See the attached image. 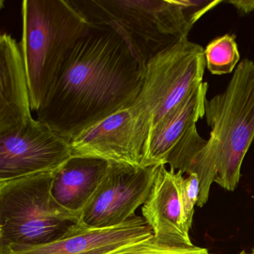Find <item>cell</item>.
<instances>
[{
  "mask_svg": "<svg viewBox=\"0 0 254 254\" xmlns=\"http://www.w3.org/2000/svg\"><path fill=\"white\" fill-rule=\"evenodd\" d=\"M53 176L45 172L0 181V254L56 242L81 222L52 195Z\"/></svg>",
  "mask_w": 254,
  "mask_h": 254,
  "instance_id": "cell-5",
  "label": "cell"
},
{
  "mask_svg": "<svg viewBox=\"0 0 254 254\" xmlns=\"http://www.w3.org/2000/svg\"><path fill=\"white\" fill-rule=\"evenodd\" d=\"M226 2L233 5L242 14L254 11V0H229Z\"/></svg>",
  "mask_w": 254,
  "mask_h": 254,
  "instance_id": "cell-18",
  "label": "cell"
},
{
  "mask_svg": "<svg viewBox=\"0 0 254 254\" xmlns=\"http://www.w3.org/2000/svg\"><path fill=\"white\" fill-rule=\"evenodd\" d=\"M206 66L204 49L188 38L181 40L148 61L133 106L153 127L203 82Z\"/></svg>",
  "mask_w": 254,
  "mask_h": 254,
  "instance_id": "cell-6",
  "label": "cell"
},
{
  "mask_svg": "<svg viewBox=\"0 0 254 254\" xmlns=\"http://www.w3.org/2000/svg\"><path fill=\"white\" fill-rule=\"evenodd\" d=\"M208 87L207 82H202L151 127L142 166L166 165L172 151L197 130L196 123L204 117Z\"/></svg>",
  "mask_w": 254,
  "mask_h": 254,
  "instance_id": "cell-13",
  "label": "cell"
},
{
  "mask_svg": "<svg viewBox=\"0 0 254 254\" xmlns=\"http://www.w3.org/2000/svg\"><path fill=\"white\" fill-rule=\"evenodd\" d=\"M90 24L106 26L124 40L145 69L150 59L188 38L210 6L205 0H71Z\"/></svg>",
  "mask_w": 254,
  "mask_h": 254,
  "instance_id": "cell-2",
  "label": "cell"
},
{
  "mask_svg": "<svg viewBox=\"0 0 254 254\" xmlns=\"http://www.w3.org/2000/svg\"><path fill=\"white\" fill-rule=\"evenodd\" d=\"M72 157L70 141L34 119L0 136V181L54 172Z\"/></svg>",
  "mask_w": 254,
  "mask_h": 254,
  "instance_id": "cell-9",
  "label": "cell"
},
{
  "mask_svg": "<svg viewBox=\"0 0 254 254\" xmlns=\"http://www.w3.org/2000/svg\"><path fill=\"white\" fill-rule=\"evenodd\" d=\"M158 167L110 163L81 222L90 228H109L134 216L149 196Z\"/></svg>",
  "mask_w": 254,
  "mask_h": 254,
  "instance_id": "cell-7",
  "label": "cell"
},
{
  "mask_svg": "<svg viewBox=\"0 0 254 254\" xmlns=\"http://www.w3.org/2000/svg\"><path fill=\"white\" fill-rule=\"evenodd\" d=\"M144 74L145 69L118 33L108 26L92 25L68 56L37 120L71 141L131 107Z\"/></svg>",
  "mask_w": 254,
  "mask_h": 254,
  "instance_id": "cell-1",
  "label": "cell"
},
{
  "mask_svg": "<svg viewBox=\"0 0 254 254\" xmlns=\"http://www.w3.org/2000/svg\"><path fill=\"white\" fill-rule=\"evenodd\" d=\"M251 254H254V247L252 248V252H251Z\"/></svg>",
  "mask_w": 254,
  "mask_h": 254,
  "instance_id": "cell-20",
  "label": "cell"
},
{
  "mask_svg": "<svg viewBox=\"0 0 254 254\" xmlns=\"http://www.w3.org/2000/svg\"><path fill=\"white\" fill-rule=\"evenodd\" d=\"M152 127L148 117L133 105L125 108L70 141L72 157H93L109 163L142 166Z\"/></svg>",
  "mask_w": 254,
  "mask_h": 254,
  "instance_id": "cell-8",
  "label": "cell"
},
{
  "mask_svg": "<svg viewBox=\"0 0 254 254\" xmlns=\"http://www.w3.org/2000/svg\"><path fill=\"white\" fill-rule=\"evenodd\" d=\"M20 49L32 111L38 112L68 56L92 25L71 0L22 2Z\"/></svg>",
  "mask_w": 254,
  "mask_h": 254,
  "instance_id": "cell-3",
  "label": "cell"
},
{
  "mask_svg": "<svg viewBox=\"0 0 254 254\" xmlns=\"http://www.w3.org/2000/svg\"><path fill=\"white\" fill-rule=\"evenodd\" d=\"M206 67L212 75L231 73L240 60L236 36L224 35L212 40L204 49Z\"/></svg>",
  "mask_w": 254,
  "mask_h": 254,
  "instance_id": "cell-15",
  "label": "cell"
},
{
  "mask_svg": "<svg viewBox=\"0 0 254 254\" xmlns=\"http://www.w3.org/2000/svg\"><path fill=\"white\" fill-rule=\"evenodd\" d=\"M204 117L211 128L206 148L216 172L215 182L234 191L254 139V61L244 59L225 90L206 99Z\"/></svg>",
  "mask_w": 254,
  "mask_h": 254,
  "instance_id": "cell-4",
  "label": "cell"
},
{
  "mask_svg": "<svg viewBox=\"0 0 254 254\" xmlns=\"http://www.w3.org/2000/svg\"><path fill=\"white\" fill-rule=\"evenodd\" d=\"M199 193L200 184L197 175L191 174L188 178H184L181 184V202L186 225L190 230L192 225L194 206L198 201Z\"/></svg>",
  "mask_w": 254,
  "mask_h": 254,
  "instance_id": "cell-17",
  "label": "cell"
},
{
  "mask_svg": "<svg viewBox=\"0 0 254 254\" xmlns=\"http://www.w3.org/2000/svg\"><path fill=\"white\" fill-rule=\"evenodd\" d=\"M154 236L142 217L135 215L109 228H90L80 222L56 242L29 247H12L8 254H111Z\"/></svg>",
  "mask_w": 254,
  "mask_h": 254,
  "instance_id": "cell-10",
  "label": "cell"
},
{
  "mask_svg": "<svg viewBox=\"0 0 254 254\" xmlns=\"http://www.w3.org/2000/svg\"><path fill=\"white\" fill-rule=\"evenodd\" d=\"M111 254H210L206 248L172 245L156 240L154 236L124 247Z\"/></svg>",
  "mask_w": 254,
  "mask_h": 254,
  "instance_id": "cell-16",
  "label": "cell"
},
{
  "mask_svg": "<svg viewBox=\"0 0 254 254\" xmlns=\"http://www.w3.org/2000/svg\"><path fill=\"white\" fill-rule=\"evenodd\" d=\"M239 254H248V253L246 252L245 251H242V252L239 253Z\"/></svg>",
  "mask_w": 254,
  "mask_h": 254,
  "instance_id": "cell-19",
  "label": "cell"
},
{
  "mask_svg": "<svg viewBox=\"0 0 254 254\" xmlns=\"http://www.w3.org/2000/svg\"><path fill=\"white\" fill-rule=\"evenodd\" d=\"M184 173L159 166L151 192L142 206V218L159 242L192 246L181 202Z\"/></svg>",
  "mask_w": 254,
  "mask_h": 254,
  "instance_id": "cell-11",
  "label": "cell"
},
{
  "mask_svg": "<svg viewBox=\"0 0 254 254\" xmlns=\"http://www.w3.org/2000/svg\"><path fill=\"white\" fill-rule=\"evenodd\" d=\"M109 166L100 159L71 157L53 172L52 195L61 206L81 218Z\"/></svg>",
  "mask_w": 254,
  "mask_h": 254,
  "instance_id": "cell-14",
  "label": "cell"
},
{
  "mask_svg": "<svg viewBox=\"0 0 254 254\" xmlns=\"http://www.w3.org/2000/svg\"><path fill=\"white\" fill-rule=\"evenodd\" d=\"M20 45L10 34L0 37V136L13 133L34 120Z\"/></svg>",
  "mask_w": 254,
  "mask_h": 254,
  "instance_id": "cell-12",
  "label": "cell"
}]
</instances>
